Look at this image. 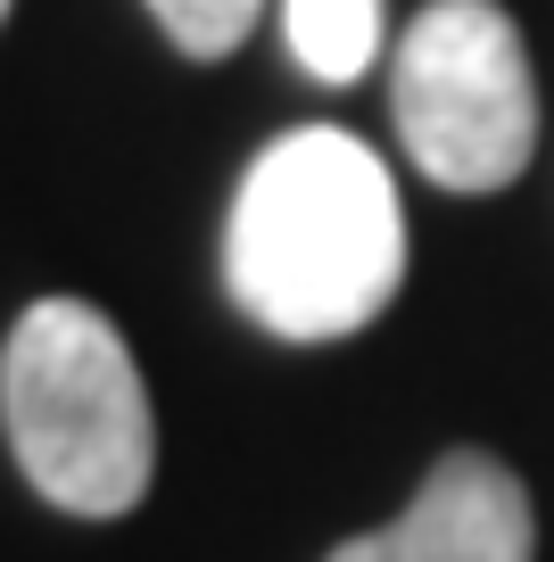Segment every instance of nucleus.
<instances>
[{
	"label": "nucleus",
	"mask_w": 554,
	"mask_h": 562,
	"mask_svg": "<svg viewBox=\"0 0 554 562\" xmlns=\"http://www.w3.org/2000/svg\"><path fill=\"white\" fill-rule=\"evenodd\" d=\"M406 215L389 166L340 124L265 140L232 191L224 290L274 339H347L398 299Z\"/></svg>",
	"instance_id": "obj_1"
},
{
	"label": "nucleus",
	"mask_w": 554,
	"mask_h": 562,
	"mask_svg": "<svg viewBox=\"0 0 554 562\" xmlns=\"http://www.w3.org/2000/svg\"><path fill=\"white\" fill-rule=\"evenodd\" d=\"M0 422L18 472L75 521H117L149 496L157 422L124 331L84 299H42L0 348Z\"/></svg>",
	"instance_id": "obj_2"
},
{
	"label": "nucleus",
	"mask_w": 554,
	"mask_h": 562,
	"mask_svg": "<svg viewBox=\"0 0 554 562\" xmlns=\"http://www.w3.org/2000/svg\"><path fill=\"white\" fill-rule=\"evenodd\" d=\"M406 158L439 191H505L538 149V83L521 25L497 0H431L389 67Z\"/></svg>",
	"instance_id": "obj_3"
},
{
	"label": "nucleus",
	"mask_w": 554,
	"mask_h": 562,
	"mask_svg": "<svg viewBox=\"0 0 554 562\" xmlns=\"http://www.w3.org/2000/svg\"><path fill=\"white\" fill-rule=\"evenodd\" d=\"M530 554H538L530 488L497 456L455 447L431 463V480L414 488L398 521L331 546L323 562H530Z\"/></svg>",
	"instance_id": "obj_4"
},
{
	"label": "nucleus",
	"mask_w": 554,
	"mask_h": 562,
	"mask_svg": "<svg viewBox=\"0 0 554 562\" xmlns=\"http://www.w3.org/2000/svg\"><path fill=\"white\" fill-rule=\"evenodd\" d=\"M281 34L314 83H356L381 50V0H281Z\"/></svg>",
	"instance_id": "obj_5"
},
{
	"label": "nucleus",
	"mask_w": 554,
	"mask_h": 562,
	"mask_svg": "<svg viewBox=\"0 0 554 562\" xmlns=\"http://www.w3.org/2000/svg\"><path fill=\"white\" fill-rule=\"evenodd\" d=\"M149 18L174 34V50H191V58H224L232 42L257 25V0H149Z\"/></svg>",
	"instance_id": "obj_6"
},
{
	"label": "nucleus",
	"mask_w": 554,
	"mask_h": 562,
	"mask_svg": "<svg viewBox=\"0 0 554 562\" xmlns=\"http://www.w3.org/2000/svg\"><path fill=\"white\" fill-rule=\"evenodd\" d=\"M0 18H9V0H0Z\"/></svg>",
	"instance_id": "obj_7"
}]
</instances>
